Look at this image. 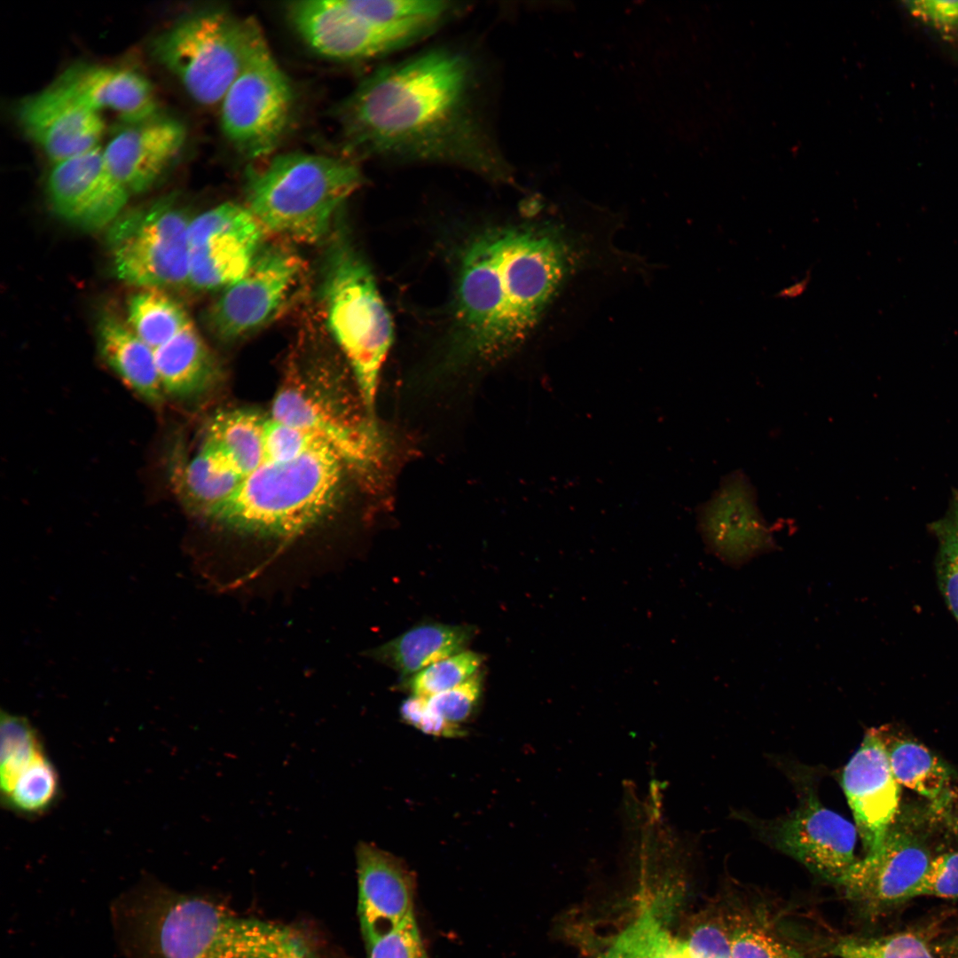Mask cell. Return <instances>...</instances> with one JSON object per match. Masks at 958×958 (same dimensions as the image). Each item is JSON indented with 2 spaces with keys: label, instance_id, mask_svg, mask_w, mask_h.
Wrapping results in <instances>:
<instances>
[{
  "label": "cell",
  "instance_id": "1",
  "mask_svg": "<svg viewBox=\"0 0 958 958\" xmlns=\"http://www.w3.org/2000/svg\"><path fill=\"white\" fill-rule=\"evenodd\" d=\"M476 78L469 56L446 47L383 66L341 103L343 138L363 155L506 180L510 169L486 125Z\"/></svg>",
  "mask_w": 958,
  "mask_h": 958
},
{
  "label": "cell",
  "instance_id": "2",
  "mask_svg": "<svg viewBox=\"0 0 958 958\" xmlns=\"http://www.w3.org/2000/svg\"><path fill=\"white\" fill-rule=\"evenodd\" d=\"M577 263L561 226L522 224L476 236L461 257L450 357L496 359L522 342Z\"/></svg>",
  "mask_w": 958,
  "mask_h": 958
},
{
  "label": "cell",
  "instance_id": "3",
  "mask_svg": "<svg viewBox=\"0 0 958 958\" xmlns=\"http://www.w3.org/2000/svg\"><path fill=\"white\" fill-rule=\"evenodd\" d=\"M126 958H318L290 927L231 914L147 877L111 907Z\"/></svg>",
  "mask_w": 958,
  "mask_h": 958
},
{
  "label": "cell",
  "instance_id": "4",
  "mask_svg": "<svg viewBox=\"0 0 958 958\" xmlns=\"http://www.w3.org/2000/svg\"><path fill=\"white\" fill-rule=\"evenodd\" d=\"M348 467L327 441L304 452L277 444L266 433L263 420L258 462L225 499L200 517L240 535L293 538L336 508Z\"/></svg>",
  "mask_w": 958,
  "mask_h": 958
},
{
  "label": "cell",
  "instance_id": "5",
  "mask_svg": "<svg viewBox=\"0 0 958 958\" xmlns=\"http://www.w3.org/2000/svg\"><path fill=\"white\" fill-rule=\"evenodd\" d=\"M320 284L324 318L346 357L366 415L374 412L380 373L393 342L389 312L369 264L346 231L325 254Z\"/></svg>",
  "mask_w": 958,
  "mask_h": 958
},
{
  "label": "cell",
  "instance_id": "6",
  "mask_svg": "<svg viewBox=\"0 0 958 958\" xmlns=\"http://www.w3.org/2000/svg\"><path fill=\"white\" fill-rule=\"evenodd\" d=\"M361 185L359 169L346 160L281 153L248 171L247 207L264 232L313 244L328 234L335 215Z\"/></svg>",
  "mask_w": 958,
  "mask_h": 958
},
{
  "label": "cell",
  "instance_id": "7",
  "mask_svg": "<svg viewBox=\"0 0 958 958\" xmlns=\"http://www.w3.org/2000/svg\"><path fill=\"white\" fill-rule=\"evenodd\" d=\"M252 20L221 9L193 12L158 34L151 53L196 102L220 105L242 67Z\"/></svg>",
  "mask_w": 958,
  "mask_h": 958
},
{
  "label": "cell",
  "instance_id": "8",
  "mask_svg": "<svg viewBox=\"0 0 958 958\" xmlns=\"http://www.w3.org/2000/svg\"><path fill=\"white\" fill-rule=\"evenodd\" d=\"M292 106L290 82L253 19L242 67L220 103L223 133L243 156H267L282 139Z\"/></svg>",
  "mask_w": 958,
  "mask_h": 958
},
{
  "label": "cell",
  "instance_id": "9",
  "mask_svg": "<svg viewBox=\"0 0 958 958\" xmlns=\"http://www.w3.org/2000/svg\"><path fill=\"white\" fill-rule=\"evenodd\" d=\"M191 222L171 196L120 215L107 233L117 277L141 288L189 283Z\"/></svg>",
  "mask_w": 958,
  "mask_h": 958
},
{
  "label": "cell",
  "instance_id": "10",
  "mask_svg": "<svg viewBox=\"0 0 958 958\" xmlns=\"http://www.w3.org/2000/svg\"><path fill=\"white\" fill-rule=\"evenodd\" d=\"M930 805L899 811L881 847L865 855L837 882L847 896L872 908L918 897L937 851L938 823Z\"/></svg>",
  "mask_w": 958,
  "mask_h": 958
},
{
  "label": "cell",
  "instance_id": "11",
  "mask_svg": "<svg viewBox=\"0 0 958 958\" xmlns=\"http://www.w3.org/2000/svg\"><path fill=\"white\" fill-rule=\"evenodd\" d=\"M796 773L798 802L794 810L773 819H743L768 844L837 883L858 860L856 827L822 805L807 773Z\"/></svg>",
  "mask_w": 958,
  "mask_h": 958
},
{
  "label": "cell",
  "instance_id": "12",
  "mask_svg": "<svg viewBox=\"0 0 958 958\" xmlns=\"http://www.w3.org/2000/svg\"><path fill=\"white\" fill-rule=\"evenodd\" d=\"M287 14L303 41L338 60H365L404 48L434 32L433 23L389 25L357 11L349 0L291 2Z\"/></svg>",
  "mask_w": 958,
  "mask_h": 958
},
{
  "label": "cell",
  "instance_id": "13",
  "mask_svg": "<svg viewBox=\"0 0 958 958\" xmlns=\"http://www.w3.org/2000/svg\"><path fill=\"white\" fill-rule=\"evenodd\" d=\"M304 263L283 245L263 246L246 274L222 290L208 312L212 333L225 342L257 331L284 309L299 287Z\"/></svg>",
  "mask_w": 958,
  "mask_h": 958
},
{
  "label": "cell",
  "instance_id": "14",
  "mask_svg": "<svg viewBox=\"0 0 958 958\" xmlns=\"http://www.w3.org/2000/svg\"><path fill=\"white\" fill-rule=\"evenodd\" d=\"M248 209L224 202L192 219L189 284L201 291L223 290L240 279L263 245L264 233Z\"/></svg>",
  "mask_w": 958,
  "mask_h": 958
},
{
  "label": "cell",
  "instance_id": "15",
  "mask_svg": "<svg viewBox=\"0 0 958 958\" xmlns=\"http://www.w3.org/2000/svg\"><path fill=\"white\" fill-rule=\"evenodd\" d=\"M46 189L60 218L90 231L110 225L130 196L110 171L100 145L52 164Z\"/></svg>",
  "mask_w": 958,
  "mask_h": 958
},
{
  "label": "cell",
  "instance_id": "16",
  "mask_svg": "<svg viewBox=\"0 0 958 958\" xmlns=\"http://www.w3.org/2000/svg\"><path fill=\"white\" fill-rule=\"evenodd\" d=\"M841 786L854 818L865 855L875 853L899 811V784L876 728L868 730L844 766Z\"/></svg>",
  "mask_w": 958,
  "mask_h": 958
},
{
  "label": "cell",
  "instance_id": "17",
  "mask_svg": "<svg viewBox=\"0 0 958 958\" xmlns=\"http://www.w3.org/2000/svg\"><path fill=\"white\" fill-rule=\"evenodd\" d=\"M699 528L710 550L730 565H741L775 546L748 478L734 472L699 513Z\"/></svg>",
  "mask_w": 958,
  "mask_h": 958
},
{
  "label": "cell",
  "instance_id": "18",
  "mask_svg": "<svg viewBox=\"0 0 958 958\" xmlns=\"http://www.w3.org/2000/svg\"><path fill=\"white\" fill-rule=\"evenodd\" d=\"M15 115L23 132L52 164L99 146L106 130L102 114L51 84L20 99Z\"/></svg>",
  "mask_w": 958,
  "mask_h": 958
},
{
  "label": "cell",
  "instance_id": "19",
  "mask_svg": "<svg viewBox=\"0 0 958 958\" xmlns=\"http://www.w3.org/2000/svg\"><path fill=\"white\" fill-rule=\"evenodd\" d=\"M358 917L366 948L413 914L412 879L403 862L368 842L356 847Z\"/></svg>",
  "mask_w": 958,
  "mask_h": 958
},
{
  "label": "cell",
  "instance_id": "20",
  "mask_svg": "<svg viewBox=\"0 0 958 958\" xmlns=\"http://www.w3.org/2000/svg\"><path fill=\"white\" fill-rule=\"evenodd\" d=\"M289 369L270 412L287 424L324 436L337 447L349 467L367 469L374 464L381 452L376 423L354 424L342 419L308 390L296 366L291 365Z\"/></svg>",
  "mask_w": 958,
  "mask_h": 958
},
{
  "label": "cell",
  "instance_id": "21",
  "mask_svg": "<svg viewBox=\"0 0 958 958\" xmlns=\"http://www.w3.org/2000/svg\"><path fill=\"white\" fill-rule=\"evenodd\" d=\"M185 128L170 117L128 124L103 149L106 162L130 194L151 189L181 153Z\"/></svg>",
  "mask_w": 958,
  "mask_h": 958
},
{
  "label": "cell",
  "instance_id": "22",
  "mask_svg": "<svg viewBox=\"0 0 958 958\" xmlns=\"http://www.w3.org/2000/svg\"><path fill=\"white\" fill-rule=\"evenodd\" d=\"M76 101L102 114L109 111L128 124L157 115V99L149 81L130 68L76 63L51 83Z\"/></svg>",
  "mask_w": 958,
  "mask_h": 958
},
{
  "label": "cell",
  "instance_id": "23",
  "mask_svg": "<svg viewBox=\"0 0 958 958\" xmlns=\"http://www.w3.org/2000/svg\"><path fill=\"white\" fill-rule=\"evenodd\" d=\"M98 342L102 358L130 389L150 404L162 402L153 349L130 326L114 315H104Z\"/></svg>",
  "mask_w": 958,
  "mask_h": 958
},
{
  "label": "cell",
  "instance_id": "24",
  "mask_svg": "<svg viewBox=\"0 0 958 958\" xmlns=\"http://www.w3.org/2000/svg\"><path fill=\"white\" fill-rule=\"evenodd\" d=\"M879 730L898 783L923 796L937 813L948 819L954 797L950 766L916 741L887 728Z\"/></svg>",
  "mask_w": 958,
  "mask_h": 958
},
{
  "label": "cell",
  "instance_id": "25",
  "mask_svg": "<svg viewBox=\"0 0 958 958\" xmlns=\"http://www.w3.org/2000/svg\"><path fill=\"white\" fill-rule=\"evenodd\" d=\"M153 352L165 396L196 397L218 377L217 364L192 322Z\"/></svg>",
  "mask_w": 958,
  "mask_h": 958
},
{
  "label": "cell",
  "instance_id": "26",
  "mask_svg": "<svg viewBox=\"0 0 958 958\" xmlns=\"http://www.w3.org/2000/svg\"><path fill=\"white\" fill-rule=\"evenodd\" d=\"M475 629L467 624L426 623L374 648L371 656L404 677L466 649Z\"/></svg>",
  "mask_w": 958,
  "mask_h": 958
},
{
  "label": "cell",
  "instance_id": "27",
  "mask_svg": "<svg viewBox=\"0 0 958 958\" xmlns=\"http://www.w3.org/2000/svg\"><path fill=\"white\" fill-rule=\"evenodd\" d=\"M2 805L14 814L35 819L50 813L62 797L57 767L43 751L0 783Z\"/></svg>",
  "mask_w": 958,
  "mask_h": 958
},
{
  "label": "cell",
  "instance_id": "28",
  "mask_svg": "<svg viewBox=\"0 0 958 958\" xmlns=\"http://www.w3.org/2000/svg\"><path fill=\"white\" fill-rule=\"evenodd\" d=\"M839 958H958V935L939 938L906 931L880 938L846 939L836 948Z\"/></svg>",
  "mask_w": 958,
  "mask_h": 958
},
{
  "label": "cell",
  "instance_id": "29",
  "mask_svg": "<svg viewBox=\"0 0 958 958\" xmlns=\"http://www.w3.org/2000/svg\"><path fill=\"white\" fill-rule=\"evenodd\" d=\"M132 330L153 349L166 343L192 321L185 309L161 288H142L128 302Z\"/></svg>",
  "mask_w": 958,
  "mask_h": 958
},
{
  "label": "cell",
  "instance_id": "30",
  "mask_svg": "<svg viewBox=\"0 0 958 958\" xmlns=\"http://www.w3.org/2000/svg\"><path fill=\"white\" fill-rule=\"evenodd\" d=\"M903 20L958 69V1H900Z\"/></svg>",
  "mask_w": 958,
  "mask_h": 958
},
{
  "label": "cell",
  "instance_id": "31",
  "mask_svg": "<svg viewBox=\"0 0 958 958\" xmlns=\"http://www.w3.org/2000/svg\"><path fill=\"white\" fill-rule=\"evenodd\" d=\"M670 938L657 907L646 904L639 915L595 958H661Z\"/></svg>",
  "mask_w": 958,
  "mask_h": 958
},
{
  "label": "cell",
  "instance_id": "32",
  "mask_svg": "<svg viewBox=\"0 0 958 958\" xmlns=\"http://www.w3.org/2000/svg\"><path fill=\"white\" fill-rule=\"evenodd\" d=\"M938 540L936 572L939 590L958 623V490L944 515L930 524Z\"/></svg>",
  "mask_w": 958,
  "mask_h": 958
},
{
  "label": "cell",
  "instance_id": "33",
  "mask_svg": "<svg viewBox=\"0 0 958 958\" xmlns=\"http://www.w3.org/2000/svg\"><path fill=\"white\" fill-rule=\"evenodd\" d=\"M482 662L483 656L480 654L465 649L407 678V688L414 696L429 697L437 695L470 679L477 673Z\"/></svg>",
  "mask_w": 958,
  "mask_h": 958
},
{
  "label": "cell",
  "instance_id": "34",
  "mask_svg": "<svg viewBox=\"0 0 958 958\" xmlns=\"http://www.w3.org/2000/svg\"><path fill=\"white\" fill-rule=\"evenodd\" d=\"M733 958H805L768 930L743 920L731 927Z\"/></svg>",
  "mask_w": 958,
  "mask_h": 958
},
{
  "label": "cell",
  "instance_id": "35",
  "mask_svg": "<svg viewBox=\"0 0 958 958\" xmlns=\"http://www.w3.org/2000/svg\"><path fill=\"white\" fill-rule=\"evenodd\" d=\"M482 695V676L475 673L460 685L425 697L428 709L445 723L461 728L472 715Z\"/></svg>",
  "mask_w": 958,
  "mask_h": 958
},
{
  "label": "cell",
  "instance_id": "36",
  "mask_svg": "<svg viewBox=\"0 0 958 958\" xmlns=\"http://www.w3.org/2000/svg\"><path fill=\"white\" fill-rule=\"evenodd\" d=\"M691 958H733L731 928L718 917H705L679 938Z\"/></svg>",
  "mask_w": 958,
  "mask_h": 958
},
{
  "label": "cell",
  "instance_id": "37",
  "mask_svg": "<svg viewBox=\"0 0 958 958\" xmlns=\"http://www.w3.org/2000/svg\"><path fill=\"white\" fill-rule=\"evenodd\" d=\"M368 958H428L414 915L367 947Z\"/></svg>",
  "mask_w": 958,
  "mask_h": 958
},
{
  "label": "cell",
  "instance_id": "38",
  "mask_svg": "<svg viewBox=\"0 0 958 958\" xmlns=\"http://www.w3.org/2000/svg\"><path fill=\"white\" fill-rule=\"evenodd\" d=\"M919 896L958 898V850L940 852L932 860Z\"/></svg>",
  "mask_w": 958,
  "mask_h": 958
},
{
  "label": "cell",
  "instance_id": "39",
  "mask_svg": "<svg viewBox=\"0 0 958 958\" xmlns=\"http://www.w3.org/2000/svg\"><path fill=\"white\" fill-rule=\"evenodd\" d=\"M404 720L428 734L438 737H458L463 729L454 727L437 718L428 707L425 697L411 695L400 707Z\"/></svg>",
  "mask_w": 958,
  "mask_h": 958
},
{
  "label": "cell",
  "instance_id": "40",
  "mask_svg": "<svg viewBox=\"0 0 958 958\" xmlns=\"http://www.w3.org/2000/svg\"><path fill=\"white\" fill-rule=\"evenodd\" d=\"M811 279L812 272L811 271H807L802 279L779 290L776 293L775 297L783 300L797 299L802 296L806 292L810 285Z\"/></svg>",
  "mask_w": 958,
  "mask_h": 958
},
{
  "label": "cell",
  "instance_id": "41",
  "mask_svg": "<svg viewBox=\"0 0 958 958\" xmlns=\"http://www.w3.org/2000/svg\"><path fill=\"white\" fill-rule=\"evenodd\" d=\"M661 958H691L679 938L671 936Z\"/></svg>",
  "mask_w": 958,
  "mask_h": 958
}]
</instances>
